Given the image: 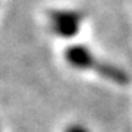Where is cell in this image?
Segmentation results:
<instances>
[{
  "label": "cell",
  "mask_w": 132,
  "mask_h": 132,
  "mask_svg": "<svg viewBox=\"0 0 132 132\" xmlns=\"http://www.w3.org/2000/svg\"><path fill=\"white\" fill-rule=\"evenodd\" d=\"M62 59L72 71L93 73L110 84L128 85L131 81L129 72L125 68L98 54L87 43L75 41L65 44L62 50Z\"/></svg>",
  "instance_id": "6da1fadb"
},
{
  "label": "cell",
  "mask_w": 132,
  "mask_h": 132,
  "mask_svg": "<svg viewBox=\"0 0 132 132\" xmlns=\"http://www.w3.org/2000/svg\"><path fill=\"white\" fill-rule=\"evenodd\" d=\"M87 24V12L76 6H52L44 12V28L53 38L71 44L78 41Z\"/></svg>",
  "instance_id": "7a4b0ae2"
}]
</instances>
